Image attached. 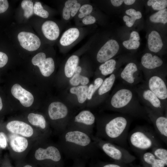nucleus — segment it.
Listing matches in <instances>:
<instances>
[{
    "label": "nucleus",
    "mask_w": 167,
    "mask_h": 167,
    "mask_svg": "<svg viewBox=\"0 0 167 167\" xmlns=\"http://www.w3.org/2000/svg\"><path fill=\"white\" fill-rule=\"evenodd\" d=\"M140 159L145 167H166L162 161L157 158L151 152H144L139 153Z\"/></svg>",
    "instance_id": "22"
},
{
    "label": "nucleus",
    "mask_w": 167,
    "mask_h": 167,
    "mask_svg": "<svg viewBox=\"0 0 167 167\" xmlns=\"http://www.w3.org/2000/svg\"><path fill=\"white\" fill-rule=\"evenodd\" d=\"M81 20L82 24L85 25L93 24L96 21V18L92 14L84 17Z\"/></svg>",
    "instance_id": "41"
},
{
    "label": "nucleus",
    "mask_w": 167,
    "mask_h": 167,
    "mask_svg": "<svg viewBox=\"0 0 167 167\" xmlns=\"http://www.w3.org/2000/svg\"><path fill=\"white\" fill-rule=\"evenodd\" d=\"M80 73H74L70 80V84L73 86L78 85L80 83L82 85H86L89 83L88 78L80 75Z\"/></svg>",
    "instance_id": "33"
},
{
    "label": "nucleus",
    "mask_w": 167,
    "mask_h": 167,
    "mask_svg": "<svg viewBox=\"0 0 167 167\" xmlns=\"http://www.w3.org/2000/svg\"><path fill=\"white\" fill-rule=\"evenodd\" d=\"M59 148L66 156L73 161H86L96 157L99 149L91 135L79 131L66 129L61 134Z\"/></svg>",
    "instance_id": "1"
},
{
    "label": "nucleus",
    "mask_w": 167,
    "mask_h": 167,
    "mask_svg": "<svg viewBox=\"0 0 167 167\" xmlns=\"http://www.w3.org/2000/svg\"><path fill=\"white\" fill-rule=\"evenodd\" d=\"M18 39L21 46L29 51H34L40 47L41 41L39 37L30 32H22L18 35Z\"/></svg>",
    "instance_id": "16"
},
{
    "label": "nucleus",
    "mask_w": 167,
    "mask_h": 167,
    "mask_svg": "<svg viewBox=\"0 0 167 167\" xmlns=\"http://www.w3.org/2000/svg\"><path fill=\"white\" fill-rule=\"evenodd\" d=\"M35 157L38 160L49 163L51 167H64L61 151L59 147L54 145L39 148L35 151Z\"/></svg>",
    "instance_id": "9"
},
{
    "label": "nucleus",
    "mask_w": 167,
    "mask_h": 167,
    "mask_svg": "<svg viewBox=\"0 0 167 167\" xmlns=\"http://www.w3.org/2000/svg\"><path fill=\"white\" fill-rule=\"evenodd\" d=\"M150 21L154 23H161L165 24L167 23V9L166 8L159 11L151 15L149 17Z\"/></svg>",
    "instance_id": "31"
},
{
    "label": "nucleus",
    "mask_w": 167,
    "mask_h": 167,
    "mask_svg": "<svg viewBox=\"0 0 167 167\" xmlns=\"http://www.w3.org/2000/svg\"><path fill=\"white\" fill-rule=\"evenodd\" d=\"M117 76L118 74L113 73L103 80L98 89V94L99 96H103L111 90L117 78Z\"/></svg>",
    "instance_id": "26"
},
{
    "label": "nucleus",
    "mask_w": 167,
    "mask_h": 167,
    "mask_svg": "<svg viewBox=\"0 0 167 167\" xmlns=\"http://www.w3.org/2000/svg\"><path fill=\"white\" fill-rule=\"evenodd\" d=\"M126 13L130 16V17L128 16L125 15L123 17L124 21L126 22V24L129 27L132 26L134 24L135 20L140 19L142 16L141 12L139 11H136L134 9H130L126 10L125 11Z\"/></svg>",
    "instance_id": "30"
},
{
    "label": "nucleus",
    "mask_w": 167,
    "mask_h": 167,
    "mask_svg": "<svg viewBox=\"0 0 167 167\" xmlns=\"http://www.w3.org/2000/svg\"><path fill=\"white\" fill-rule=\"evenodd\" d=\"M103 79L101 77L96 78L94 81V84H91L88 87L87 98L91 99L95 92L99 88L102 84Z\"/></svg>",
    "instance_id": "36"
},
{
    "label": "nucleus",
    "mask_w": 167,
    "mask_h": 167,
    "mask_svg": "<svg viewBox=\"0 0 167 167\" xmlns=\"http://www.w3.org/2000/svg\"><path fill=\"white\" fill-rule=\"evenodd\" d=\"M28 119L29 122L32 125L39 127L43 130H48L46 120L43 115L31 113L28 115Z\"/></svg>",
    "instance_id": "27"
},
{
    "label": "nucleus",
    "mask_w": 167,
    "mask_h": 167,
    "mask_svg": "<svg viewBox=\"0 0 167 167\" xmlns=\"http://www.w3.org/2000/svg\"><path fill=\"white\" fill-rule=\"evenodd\" d=\"M91 137L98 148L115 162L128 164L136 159L135 156L122 147L92 135Z\"/></svg>",
    "instance_id": "5"
},
{
    "label": "nucleus",
    "mask_w": 167,
    "mask_h": 167,
    "mask_svg": "<svg viewBox=\"0 0 167 167\" xmlns=\"http://www.w3.org/2000/svg\"><path fill=\"white\" fill-rule=\"evenodd\" d=\"M88 87L86 85H81L71 88L70 92L72 94L76 95L79 103H84L87 98Z\"/></svg>",
    "instance_id": "29"
},
{
    "label": "nucleus",
    "mask_w": 167,
    "mask_h": 167,
    "mask_svg": "<svg viewBox=\"0 0 167 167\" xmlns=\"http://www.w3.org/2000/svg\"><path fill=\"white\" fill-rule=\"evenodd\" d=\"M122 44L127 49H135L139 47L140 43L139 41H134L130 38L129 40L124 41Z\"/></svg>",
    "instance_id": "40"
},
{
    "label": "nucleus",
    "mask_w": 167,
    "mask_h": 167,
    "mask_svg": "<svg viewBox=\"0 0 167 167\" xmlns=\"http://www.w3.org/2000/svg\"><path fill=\"white\" fill-rule=\"evenodd\" d=\"M79 62V58L77 55H73L70 57L66 61L64 66L65 75L68 78L73 76Z\"/></svg>",
    "instance_id": "25"
},
{
    "label": "nucleus",
    "mask_w": 167,
    "mask_h": 167,
    "mask_svg": "<svg viewBox=\"0 0 167 167\" xmlns=\"http://www.w3.org/2000/svg\"><path fill=\"white\" fill-rule=\"evenodd\" d=\"M69 113V109L66 106L60 102L51 103L48 108V115L50 119L53 121H61L66 129L69 122L67 119Z\"/></svg>",
    "instance_id": "12"
},
{
    "label": "nucleus",
    "mask_w": 167,
    "mask_h": 167,
    "mask_svg": "<svg viewBox=\"0 0 167 167\" xmlns=\"http://www.w3.org/2000/svg\"><path fill=\"white\" fill-rule=\"evenodd\" d=\"M119 46L118 42L114 39L106 41L98 50L96 55L98 62L103 63L111 59L118 53Z\"/></svg>",
    "instance_id": "14"
},
{
    "label": "nucleus",
    "mask_w": 167,
    "mask_h": 167,
    "mask_svg": "<svg viewBox=\"0 0 167 167\" xmlns=\"http://www.w3.org/2000/svg\"><path fill=\"white\" fill-rule=\"evenodd\" d=\"M148 43L149 50L156 53L159 52L163 45L160 35L155 31H152L148 35Z\"/></svg>",
    "instance_id": "23"
},
{
    "label": "nucleus",
    "mask_w": 167,
    "mask_h": 167,
    "mask_svg": "<svg viewBox=\"0 0 167 167\" xmlns=\"http://www.w3.org/2000/svg\"><path fill=\"white\" fill-rule=\"evenodd\" d=\"M118 78L125 85L133 87L143 82V76L137 65L134 62H130L118 74Z\"/></svg>",
    "instance_id": "10"
},
{
    "label": "nucleus",
    "mask_w": 167,
    "mask_h": 167,
    "mask_svg": "<svg viewBox=\"0 0 167 167\" xmlns=\"http://www.w3.org/2000/svg\"><path fill=\"white\" fill-rule=\"evenodd\" d=\"M127 139L131 148L139 154L154 147H161L155 131L146 126H140L128 134Z\"/></svg>",
    "instance_id": "4"
},
{
    "label": "nucleus",
    "mask_w": 167,
    "mask_h": 167,
    "mask_svg": "<svg viewBox=\"0 0 167 167\" xmlns=\"http://www.w3.org/2000/svg\"><path fill=\"white\" fill-rule=\"evenodd\" d=\"M82 4L77 0H66L62 11V17L66 21H68L76 16Z\"/></svg>",
    "instance_id": "21"
},
{
    "label": "nucleus",
    "mask_w": 167,
    "mask_h": 167,
    "mask_svg": "<svg viewBox=\"0 0 167 167\" xmlns=\"http://www.w3.org/2000/svg\"><path fill=\"white\" fill-rule=\"evenodd\" d=\"M124 1L123 0H111V2L112 4L115 6H120Z\"/></svg>",
    "instance_id": "47"
},
{
    "label": "nucleus",
    "mask_w": 167,
    "mask_h": 167,
    "mask_svg": "<svg viewBox=\"0 0 167 167\" xmlns=\"http://www.w3.org/2000/svg\"><path fill=\"white\" fill-rule=\"evenodd\" d=\"M10 145L14 151L17 152H21L27 148L28 141L25 137L16 135L11 139Z\"/></svg>",
    "instance_id": "24"
},
{
    "label": "nucleus",
    "mask_w": 167,
    "mask_h": 167,
    "mask_svg": "<svg viewBox=\"0 0 167 167\" xmlns=\"http://www.w3.org/2000/svg\"><path fill=\"white\" fill-rule=\"evenodd\" d=\"M93 9V6L90 4L86 3L82 5L77 14L78 18L81 19L84 17L91 14Z\"/></svg>",
    "instance_id": "35"
},
{
    "label": "nucleus",
    "mask_w": 167,
    "mask_h": 167,
    "mask_svg": "<svg viewBox=\"0 0 167 167\" xmlns=\"http://www.w3.org/2000/svg\"><path fill=\"white\" fill-rule=\"evenodd\" d=\"M141 62L142 66L146 70L144 76L149 74L158 72L156 69L161 67L163 64V61L161 58L149 53H145L142 56Z\"/></svg>",
    "instance_id": "17"
},
{
    "label": "nucleus",
    "mask_w": 167,
    "mask_h": 167,
    "mask_svg": "<svg viewBox=\"0 0 167 167\" xmlns=\"http://www.w3.org/2000/svg\"><path fill=\"white\" fill-rule=\"evenodd\" d=\"M41 30L45 36L51 41L56 40L60 34V30L57 24L54 21L47 20L42 24Z\"/></svg>",
    "instance_id": "20"
},
{
    "label": "nucleus",
    "mask_w": 167,
    "mask_h": 167,
    "mask_svg": "<svg viewBox=\"0 0 167 167\" xmlns=\"http://www.w3.org/2000/svg\"><path fill=\"white\" fill-rule=\"evenodd\" d=\"M130 167H145L144 166H137V165H134L131 164H130Z\"/></svg>",
    "instance_id": "50"
},
{
    "label": "nucleus",
    "mask_w": 167,
    "mask_h": 167,
    "mask_svg": "<svg viewBox=\"0 0 167 167\" xmlns=\"http://www.w3.org/2000/svg\"><path fill=\"white\" fill-rule=\"evenodd\" d=\"M135 1V0H124L123 2L126 5H131L134 4Z\"/></svg>",
    "instance_id": "48"
},
{
    "label": "nucleus",
    "mask_w": 167,
    "mask_h": 167,
    "mask_svg": "<svg viewBox=\"0 0 167 167\" xmlns=\"http://www.w3.org/2000/svg\"><path fill=\"white\" fill-rule=\"evenodd\" d=\"M11 92L12 95L19 101L21 104L25 107H29L33 104L34 97L31 93L16 84L12 87Z\"/></svg>",
    "instance_id": "19"
},
{
    "label": "nucleus",
    "mask_w": 167,
    "mask_h": 167,
    "mask_svg": "<svg viewBox=\"0 0 167 167\" xmlns=\"http://www.w3.org/2000/svg\"><path fill=\"white\" fill-rule=\"evenodd\" d=\"M90 167H94V166L92 164L90 165Z\"/></svg>",
    "instance_id": "52"
},
{
    "label": "nucleus",
    "mask_w": 167,
    "mask_h": 167,
    "mask_svg": "<svg viewBox=\"0 0 167 167\" xmlns=\"http://www.w3.org/2000/svg\"><path fill=\"white\" fill-rule=\"evenodd\" d=\"M8 61V57L5 53L0 52V68L4 66Z\"/></svg>",
    "instance_id": "42"
},
{
    "label": "nucleus",
    "mask_w": 167,
    "mask_h": 167,
    "mask_svg": "<svg viewBox=\"0 0 167 167\" xmlns=\"http://www.w3.org/2000/svg\"><path fill=\"white\" fill-rule=\"evenodd\" d=\"M144 82L148 88L165 104L167 105V86L166 73L156 72L144 76Z\"/></svg>",
    "instance_id": "7"
},
{
    "label": "nucleus",
    "mask_w": 167,
    "mask_h": 167,
    "mask_svg": "<svg viewBox=\"0 0 167 167\" xmlns=\"http://www.w3.org/2000/svg\"><path fill=\"white\" fill-rule=\"evenodd\" d=\"M94 167H128L127 164L114 161L112 163L100 161Z\"/></svg>",
    "instance_id": "39"
},
{
    "label": "nucleus",
    "mask_w": 167,
    "mask_h": 167,
    "mask_svg": "<svg viewBox=\"0 0 167 167\" xmlns=\"http://www.w3.org/2000/svg\"><path fill=\"white\" fill-rule=\"evenodd\" d=\"M130 38L134 41H139L140 39V37L137 32L133 31L131 33Z\"/></svg>",
    "instance_id": "46"
},
{
    "label": "nucleus",
    "mask_w": 167,
    "mask_h": 167,
    "mask_svg": "<svg viewBox=\"0 0 167 167\" xmlns=\"http://www.w3.org/2000/svg\"><path fill=\"white\" fill-rule=\"evenodd\" d=\"M151 152L158 159L163 161L167 166V150L161 147H154L151 149Z\"/></svg>",
    "instance_id": "32"
},
{
    "label": "nucleus",
    "mask_w": 167,
    "mask_h": 167,
    "mask_svg": "<svg viewBox=\"0 0 167 167\" xmlns=\"http://www.w3.org/2000/svg\"><path fill=\"white\" fill-rule=\"evenodd\" d=\"M141 102L145 106L155 113L161 115L166 114L167 105L165 104L147 87L145 83L133 87Z\"/></svg>",
    "instance_id": "6"
},
{
    "label": "nucleus",
    "mask_w": 167,
    "mask_h": 167,
    "mask_svg": "<svg viewBox=\"0 0 167 167\" xmlns=\"http://www.w3.org/2000/svg\"><path fill=\"white\" fill-rule=\"evenodd\" d=\"M148 119L153 125L156 135L165 144L167 143V114H158L152 110L144 106Z\"/></svg>",
    "instance_id": "11"
},
{
    "label": "nucleus",
    "mask_w": 167,
    "mask_h": 167,
    "mask_svg": "<svg viewBox=\"0 0 167 167\" xmlns=\"http://www.w3.org/2000/svg\"><path fill=\"white\" fill-rule=\"evenodd\" d=\"M83 29L73 27L67 29L62 34L59 40L60 45L69 49L76 43L84 35Z\"/></svg>",
    "instance_id": "15"
},
{
    "label": "nucleus",
    "mask_w": 167,
    "mask_h": 167,
    "mask_svg": "<svg viewBox=\"0 0 167 167\" xmlns=\"http://www.w3.org/2000/svg\"><path fill=\"white\" fill-rule=\"evenodd\" d=\"M131 119L123 114L98 120L95 136L122 147L127 145Z\"/></svg>",
    "instance_id": "2"
},
{
    "label": "nucleus",
    "mask_w": 167,
    "mask_h": 167,
    "mask_svg": "<svg viewBox=\"0 0 167 167\" xmlns=\"http://www.w3.org/2000/svg\"><path fill=\"white\" fill-rule=\"evenodd\" d=\"M73 165L69 167H85L86 161L83 160L74 161Z\"/></svg>",
    "instance_id": "45"
},
{
    "label": "nucleus",
    "mask_w": 167,
    "mask_h": 167,
    "mask_svg": "<svg viewBox=\"0 0 167 167\" xmlns=\"http://www.w3.org/2000/svg\"><path fill=\"white\" fill-rule=\"evenodd\" d=\"M0 145L1 148L3 149L5 148L7 146V141L4 133L0 132Z\"/></svg>",
    "instance_id": "44"
},
{
    "label": "nucleus",
    "mask_w": 167,
    "mask_h": 167,
    "mask_svg": "<svg viewBox=\"0 0 167 167\" xmlns=\"http://www.w3.org/2000/svg\"><path fill=\"white\" fill-rule=\"evenodd\" d=\"M34 14L43 18H47L49 16L48 11L45 10L39 2H36L33 6Z\"/></svg>",
    "instance_id": "38"
},
{
    "label": "nucleus",
    "mask_w": 167,
    "mask_h": 167,
    "mask_svg": "<svg viewBox=\"0 0 167 167\" xmlns=\"http://www.w3.org/2000/svg\"><path fill=\"white\" fill-rule=\"evenodd\" d=\"M32 62L35 66H37L43 75L49 77L54 72L55 69L54 60L51 57L46 58L45 54L39 53L32 58Z\"/></svg>",
    "instance_id": "13"
},
{
    "label": "nucleus",
    "mask_w": 167,
    "mask_h": 167,
    "mask_svg": "<svg viewBox=\"0 0 167 167\" xmlns=\"http://www.w3.org/2000/svg\"><path fill=\"white\" fill-rule=\"evenodd\" d=\"M21 6L24 11V15L26 18L31 16L33 13V2L29 0H23L21 3Z\"/></svg>",
    "instance_id": "34"
},
{
    "label": "nucleus",
    "mask_w": 167,
    "mask_h": 167,
    "mask_svg": "<svg viewBox=\"0 0 167 167\" xmlns=\"http://www.w3.org/2000/svg\"><path fill=\"white\" fill-rule=\"evenodd\" d=\"M109 106L110 109L121 114L148 119L144 107L141 104L133 87L123 84H119L115 88Z\"/></svg>",
    "instance_id": "3"
},
{
    "label": "nucleus",
    "mask_w": 167,
    "mask_h": 167,
    "mask_svg": "<svg viewBox=\"0 0 167 167\" xmlns=\"http://www.w3.org/2000/svg\"><path fill=\"white\" fill-rule=\"evenodd\" d=\"M3 105L2 102V99L1 97L0 96V111L2 109V108Z\"/></svg>",
    "instance_id": "49"
},
{
    "label": "nucleus",
    "mask_w": 167,
    "mask_h": 167,
    "mask_svg": "<svg viewBox=\"0 0 167 167\" xmlns=\"http://www.w3.org/2000/svg\"><path fill=\"white\" fill-rule=\"evenodd\" d=\"M117 62L113 59H110L101 64L99 69L102 75L107 76L113 73L117 69Z\"/></svg>",
    "instance_id": "28"
},
{
    "label": "nucleus",
    "mask_w": 167,
    "mask_h": 167,
    "mask_svg": "<svg viewBox=\"0 0 167 167\" xmlns=\"http://www.w3.org/2000/svg\"><path fill=\"white\" fill-rule=\"evenodd\" d=\"M0 148H1V146H0Z\"/></svg>",
    "instance_id": "53"
},
{
    "label": "nucleus",
    "mask_w": 167,
    "mask_h": 167,
    "mask_svg": "<svg viewBox=\"0 0 167 167\" xmlns=\"http://www.w3.org/2000/svg\"><path fill=\"white\" fill-rule=\"evenodd\" d=\"M6 127L11 133L19 135L24 137H30L33 134L32 127L30 125L22 121H11L7 124Z\"/></svg>",
    "instance_id": "18"
},
{
    "label": "nucleus",
    "mask_w": 167,
    "mask_h": 167,
    "mask_svg": "<svg viewBox=\"0 0 167 167\" xmlns=\"http://www.w3.org/2000/svg\"><path fill=\"white\" fill-rule=\"evenodd\" d=\"M147 5L149 6H152L154 10L160 11L166 8L167 6V0H149L148 1Z\"/></svg>",
    "instance_id": "37"
},
{
    "label": "nucleus",
    "mask_w": 167,
    "mask_h": 167,
    "mask_svg": "<svg viewBox=\"0 0 167 167\" xmlns=\"http://www.w3.org/2000/svg\"><path fill=\"white\" fill-rule=\"evenodd\" d=\"M24 167H32L31 165H26L24 166Z\"/></svg>",
    "instance_id": "51"
},
{
    "label": "nucleus",
    "mask_w": 167,
    "mask_h": 167,
    "mask_svg": "<svg viewBox=\"0 0 167 167\" xmlns=\"http://www.w3.org/2000/svg\"><path fill=\"white\" fill-rule=\"evenodd\" d=\"M95 121V117L91 111L83 110L69 121L66 129L80 131L91 135Z\"/></svg>",
    "instance_id": "8"
},
{
    "label": "nucleus",
    "mask_w": 167,
    "mask_h": 167,
    "mask_svg": "<svg viewBox=\"0 0 167 167\" xmlns=\"http://www.w3.org/2000/svg\"><path fill=\"white\" fill-rule=\"evenodd\" d=\"M9 7V3L7 0H0V14L6 11Z\"/></svg>",
    "instance_id": "43"
}]
</instances>
